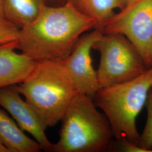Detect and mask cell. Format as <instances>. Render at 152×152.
Listing matches in <instances>:
<instances>
[{"mask_svg": "<svg viewBox=\"0 0 152 152\" xmlns=\"http://www.w3.org/2000/svg\"><path fill=\"white\" fill-rule=\"evenodd\" d=\"M6 15L20 29L36 19L45 5L44 0H1Z\"/></svg>", "mask_w": 152, "mask_h": 152, "instance_id": "8fae6325", "label": "cell"}, {"mask_svg": "<svg viewBox=\"0 0 152 152\" xmlns=\"http://www.w3.org/2000/svg\"><path fill=\"white\" fill-rule=\"evenodd\" d=\"M12 86L0 88V106L10 114L24 131L29 133L42 150L53 152V145L46 135V129L36 112Z\"/></svg>", "mask_w": 152, "mask_h": 152, "instance_id": "ba28073f", "label": "cell"}, {"mask_svg": "<svg viewBox=\"0 0 152 152\" xmlns=\"http://www.w3.org/2000/svg\"><path fill=\"white\" fill-rule=\"evenodd\" d=\"M20 29L6 15L0 0V45L16 41Z\"/></svg>", "mask_w": 152, "mask_h": 152, "instance_id": "4fadbf2b", "label": "cell"}, {"mask_svg": "<svg viewBox=\"0 0 152 152\" xmlns=\"http://www.w3.org/2000/svg\"><path fill=\"white\" fill-rule=\"evenodd\" d=\"M145 64L148 68L152 66V37L150 41L147 50V56L145 59Z\"/></svg>", "mask_w": 152, "mask_h": 152, "instance_id": "9a60e30c", "label": "cell"}, {"mask_svg": "<svg viewBox=\"0 0 152 152\" xmlns=\"http://www.w3.org/2000/svg\"><path fill=\"white\" fill-rule=\"evenodd\" d=\"M93 49L100 54L96 71L100 88L130 81L148 68L135 47L122 34L103 33Z\"/></svg>", "mask_w": 152, "mask_h": 152, "instance_id": "5b68a950", "label": "cell"}, {"mask_svg": "<svg viewBox=\"0 0 152 152\" xmlns=\"http://www.w3.org/2000/svg\"><path fill=\"white\" fill-rule=\"evenodd\" d=\"M152 87V66L129 81L100 88L93 99L108 118L117 140L122 139L138 144L140 134L136 118L147 103Z\"/></svg>", "mask_w": 152, "mask_h": 152, "instance_id": "277c9868", "label": "cell"}, {"mask_svg": "<svg viewBox=\"0 0 152 152\" xmlns=\"http://www.w3.org/2000/svg\"><path fill=\"white\" fill-rule=\"evenodd\" d=\"M98 24L70 0L58 7L44 6L31 24L22 28L16 48L36 61L65 60L85 33Z\"/></svg>", "mask_w": 152, "mask_h": 152, "instance_id": "6da1fadb", "label": "cell"}, {"mask_svg": "<svg viewBox=\"0 0 152 152\" xmlns=\"http://www.w3.org/2000/svg\"><path fill=\"white\" fill-rule=\"evenodd\" d=\"M135 1H136V0H121V2H122V4L123 6L124 7L128 5L131 3H132Z\"/></svg>", "mask_w": 152, "mask_h": 152, "instance_id": "e0dca14e", "label": "cell"}, {"mask_svg": "<svg viewBox=\"0 0 152 152\" xmlns=\"http://www.w3.org/2000/svg\"><path fill=\"white\" fill-rule=\"evenodd\" d=\"M82 12L94 19L101 31L105 23L114 15V11L124 6L121 0H70Z\"/></svg>", "mask_w": 152, "mask_h": 152, "instance_id": "7c38bea8", "label": "cell"}, {"mask_svg": "<svg viewBox=\"0 0 152 152\" xmlns=\"http://www.w3.org/2000/svg\"><path fill=\"white\" fill-rule=\"evenodd\" d=\"M12 86L32 107L46 129L61 121L78 92L64 60L36 61L29 75Z\"/></svg>", "mask_w": 152, "mask_h": 152, "instance_id": "7a4b0ae2", "label": "cell"}, {"mask_svg": "<svg viewBox=\"0 0 152 152\" xmlns=\"http://www.w3.org/2000/svg\"><path fill=\"white\" fill-rule=\"evenodd\" d=\"M102 34L98 29L83 34L71 54L64 60L77 91L92 98L100 87L96 71L92 65L91 50Z\"/></svg>", "mask_w": 152, "mask_h": 152, "instance_id": "52a82bcc", "label": "cell"}, {"mask_svg": "<svg viewBox=\"0 0 152 152\" xmlns=\"http://www.w3.org/2000/svg\"><path fill=\"white\" fill-rule=\"evenodd\" d=\"M0 139L10 152H39L42 149L7 113L0 108Z\"/></svg>", "mask_w": 152, "mask_h": 152, "instance_id": "30bf717a", "label": "cell"}, {"mask_svg": "<svg viewBox=\"0 0 152 152\" xmlns=\"http://www.w3.org/2000/svg\"><path fill=\"white\" fill-rule=\"evenodd\" d=\"M103 34L124 36L135 47L145 63L152 37V0H136L121 9L101 29Z\"/></svg>", "mask_w": 152, "mask_h": 152, "instance_id": "8992f818", "label": "cell"}, {"mask_svg": "<svg viewBox=\"0 0 152 152\" xmlns=\"http://www.w3.org/2000/svg\"><path fill=\"white\" fill-rule=\"evenodd\" d=\"M147 120L144 129L138 142V145L144 149L146 152H152V87L150 90L147 103Z\"/></svg>", "mask_w": 152, "mask_h": 152, "instance_id": "5bb4252c", "label": "cell"}, {"mask_svg": "<svg viewBox=\"0 0 152 152\" xmlns=\"http://www.w3.org/2000/svg\"><path fill=\"white\" fill-rule=\"evenodd\" d=\"M16 41L0 45V88L22 82L36 64L32 58L17 52Z\"/></svg>", "mask_w": 152, "mask_h": 152, "instance_id": "9c48e42d", "label": "cell"}, {"mask_svg": "<svg viewBox=\"0 0 152 152\" xmlns=\"http://www.w3.org/2000/svg\"><path fill=\"white\" fill-rule=\"evenodd\" d=\"M0 152H10L5 147L0 139Z\"/></svg>", "mask_w": 152, "mask_h": 152, "instance_id": "2e32d148", "label": "cell"}, {"mask_svg": "<svg viewBox=\"0 0 152 152\" xmlns=\"http://www.w3.org/2000/svg\"><path fill=\"white\" fill-rule=\"evenodd\" d=\"M93 98L77 92L62 119L54 152H100L109 149L113 137L108 118Z\"/></svg>", "mask_w": 152, "mask_h": 152, "instance_id": "3957f363", "label": "cell"}]
</instances>
